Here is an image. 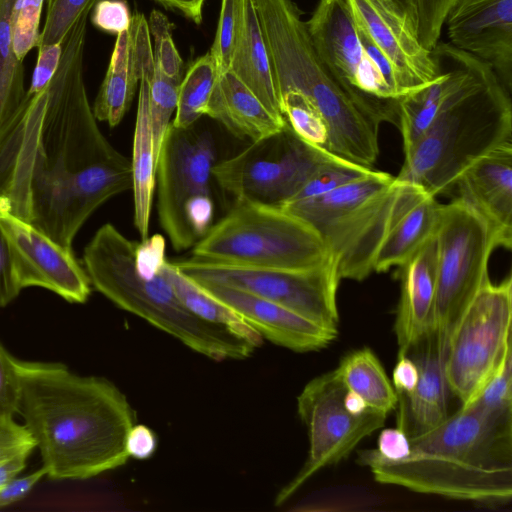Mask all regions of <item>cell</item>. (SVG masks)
I'll use <instances>...</instances> for the list:
<instances>
[{
	"label": "cell",
	"instance_id": "6da1fadb",
	"mask_svg": "<svg viewBox=\"0 0 512 512\" xmlns=\"http://www.w3.org/2000/svg\"><path fill=\"white\" fill-rule=\"evenodd\" d=\"M95 3L63 38L32 174L30 224L67 249L96 209L133 186L131 160L101 132L85 87L87 21Z\"/></svg>",
	"mask_w": 512,
	"mask_h": 512
},
{
	"label": "cell",
	"instance_id": "7a4b0ae2",
	"mask_svg": "<svg viewBox=\"0 0 512 512\" xmlns=\"http://www.w3.org/2000/svg\"><path fill=\"white\" fill-rule=\"evenodd\" d=\"M17 413L39 449L46 475L85 480L123 466L136 414L126 396L100 376L61 363L15 359Z\"/></svg>",
	"mask_w": 512,
	"mask_h": 512
},
{
	"label": "cell",
	"instance_id": "3957f363",
	"mask_svg": "<svg viewBox=\"0 0 512 512\" xmlns=\"http://www.w3.org/2000/svg\"><path fill=\"white\" fill-rule=\"evenodd\" d=\"M410 445L409 454L396 462L373 449L359 451L358 462L381 484L486 505L511 501V423L461 406L436 427L410 437Z\"/></svg>",
	"mask_w": 512,
	"mask_h": 512
},
{
	"label": "cell",
	"instance_id": "277c9868",
	"mask_svg": "<svg viewBox=\"0 0 512 512\" xmlns=\"http://www.w3.org/2000/svg\"><path fill=\"white\" fill-rule=\"evenodd\" d=\"M165 241L153 235L130 240L113 224L102 225L83 253L91 285L119 308L212 360H243L254 347L229 330L192 313L163 272Z\"/></svg>",
	"mask_w": 512,
	"mask_h": 512
},
{
	"label": "cell",
	"instance_id": "5b68a950",
	"mask_svg": "<svg viewBox=\"0 0 512 512\" xmlns=\"http://www.w3.org/2000/svg\"><path fill=\"white\" fill-rule=\"evenodd\" d=\"M449 50L454 85L395 176L434 197L453 191L466 169L512 140L511 92L489 64L450 43Z\"/></svg>",
	"mask_w": 512,
	"mask_h": 512
},
{
	"label": "cell",
	"instance_id": "8992f818",
	"mask_svg": "<svg viewBox=\"0 0 512 512\" xmlns=\"http://www.w3.org/2000/svg\"><path fill=\"white\" fill-rule=\"evenodd\" d=\"M266 44L279 96L295 91L306 97L328 125L332 155L372 168L379 155L380 124H397V102H373L341 85L320 60L301 19L277 24Z\"/></svg>",
	"mask_w": 512,
	"mask_h": 512
},
{
	"label": "cell",
	"instance_id": "52a82bcc",
	"mask_svg": "<svg viewBox=\"0 0 512 512\" xmlns=\"http://www.w3.org/2000/svg\"><path fill=\"white\" fill-rule=\"evenodd\" d=\"M192 257L232 265L306 270L329 260L320 235L277 206L235 200L195 244Z\"/></svg>",
	"mask_w": 512,
	"mask_h": 512
},
{
	"label": "cell",
	"instance_id": "ba28073f",
	"mask_svg": "<svg viewBox=\"0 0 512 512\" xmlns=\"http://www.w3.org/2000/svg\"><path fill=\"white\" fill-rule=\"evenodd\" d=\"M215 163L209 132L169 125L157 156L155 192L159 222L177 251L194 246L211 227Z\"/></svg>",
	"mask_w": 512,
	"mask_h": 512
},
{
	"label": "cell",
	"instance_id": "9c48e42d",
	"mask_svg": "<svg viewBox=\"0 0 512 512\" xmlns=\"http://www.w3.org/2000/svg\"><path fill=\"white\" fill-rule=\"evenodd\" d=\"M512 278H488L463 310L445 348V374L454 397L468 403L512 345Z\"/></svg>",
	"mask_w": 512,
	"mask_h": 512
},
{
	"label": "cell",
	"instance_id": "30bf717a",
	"mask_svg": "<svg viewBox=\"0 0 512 512\" xmlns=\"http://www.w3.org/2000/svg\"><path fill=\"white\" fill-rule=\"evenodd\" d=\"M435 241V331L446 348L463 310L489 278V259L498 246L486 221L459 198L442 204Z\"/></svg>",
	"mask_w": 512,
	"mask_h": 512
},
{
	"label": "cell",
	"instance_id": "8fae6325",
	"mask_svg": "<svg viewBox=\"0 0 512 512\" xmlns=\"http://www.w3.org/2000/svg\"><path fill=\"white\" fill-rule=\"evenodd\" d=\"M334 157L302 140L286 123L279 133L216 162L212 174L235 200L281 207Z\"/></svg>",
	"mask_w": 512,
	"mask_h": 512
},
{
	"label": "cell",
	"instance_id": "7c38bea8",
	"mask_svg": "<svg viewBox=\"0 0 512 512\" xmlns=\"http://www.w3.org/2000/svg\"><path fill=\"white\" fill-rule=\"evenodd\" d=\"M178 269L197 283L235 288L283 305L313 321L337 328L340 278L332 261L306 270L241 266L188 258Z\"/></svg>",
	"mask_w": 512,
	"mask_h": 512
},
{
	"label": "cell",
	"instance_id": "4fadbf2b",
	"mask_svg": "<svg viewBox=\"0 0 512 512\" xmlns=\"http://www.w3.org/2000/svg\"><path fill=\"white\" fill-rule=\"evenodd\" d=\"M346 388L334 369L311 379L297 397V412L307 430L309 449L298 473L277 493L275 505L288 501L321 469L342 461L384 426L387 415L370 410L353 415L344 406Z\"/></svg>",
	"mask_w": 512,
	"mask_h": 512
},
{
	"label": "cell",
	"instance_id": "5bb4252c",
	"mask_svg": "<svg viewBox=\"0 0 512 512\" xmlns=\"http://www.w3.org/2000/svg\"><path fill=\"white\" fill-rule=\"evenodd\" d=\"M427 194L417 185L394 178L373 200L325 230L320 236L342 279L361 281L397 220Z\"/></svg>",
	"mask_w": 512,
	"mask_h": 512
},
{
	"label": "cell",
	"instance_id": "9a60e30c",
	"mask_svg": "<svg viewBox=\"0 0 512 512\" xmlns=\"http://www.w3.org/2000/svg\"><path fill=\"white\" fill-rule=\"evenodd\" d=\"M305 22L320 60L341 85L373 102L397 101L381 68L365 50L345 0H319Z\"/></svg>",
	"mask_w": 512,
	"mask_h": 512
},
{
	"label": "cell",
	"instance_id": "2e32d148",
	"mask_svg": "<svg viewBox=\"0 0 512 512\" xmlns=\"http://www.w3.org/2000/svg\"><path fill=\"white\" fill-rule=\"evenodd\" d=\"M0 229L11 254L16 281L21 289H48L70 303H85L91 293L86 271L67 249L32 224L0 210Z\"/></svg>",
	"mask_w": 512,
	"mask_h": 512
},
{
	"label": "cell",
	"instance_id": "e0dca14e",
	"mask_svg": "<svg viewBox=\"0 0 512 512\" xmlns=\"http://www.w3.org/2000/svg\"><path fill=\"white\" fill-rule=\"evenodd\" d=\"M47 95L48 87L40 92L26 90L18 109L0 126V210L28 223L32 216L33 167Z\"/></svg>",
	"mask_w": 512,
	"mask_h": 512
},
{
	"label": "cell",
	"instance_id": "ac0fdd59",
	"mask_svg": "<svg viewBox=\"0 0 512 512\" xmlns=\"http://www.w3.org/2000/svg\"><path fill=\"white\" fill-rule=\"evenodd\" d=\"M356 24L389 59L414 92L431 82L440 69L419 41L408 15L394 0H345Z\"/></svg>",
	"mask_w": 512,
	"mask_h": 512
},
{
	"label": "cell",
	"instance_id": "d6986e66",
	"mask_svg": "<svg viewBox=\"0 0 512 512\" xmlns=\"http://www.w3.org/2000/svg\"><path fill=\"white\" fill-rule=\"evenodd\" d=\"M444 25L452 46L489 64L512 88V0H455Z\"/></svg>",
	"mask_w": 512,
	"mask_h": 512
},
{
	"label": "cell",
	"instance_id": "ffe728a7",
	"mask_svg": "<svg viewBox=\"0 0 512 512\" xmlns=\"http://www.w3.org/2000/svg\"><path fill=\"white\" fill-rule=\"evenodd\" d=\"M198 284L237 312L263 339L294 352L319 351L338 335L337 328L316 323L270 300L223 285Z\"/></svg>",
	"mask_w": 512,
	"mask_h": 512
},
{
	"label": "cell",
	"instance_id": "44dd1931",
	"mask_svg": "<svg viewBox=\"0 0 512 512\" xmlns=\"http://www.w3.org/2000/svg\"><path fill=\"white\" fill-rule=\"evenodd\" d=\"M454 190L460 200L490 227L497 246H512V141L478 159L458 178Z\"/></svg>",
	"mask_w": 512,
	"mask_h": 512
},
{
	"label": "cell",
	"instance_id": "7402d4cb",
	"mask_svg": "<svg viewBox=\"0 0 512 512\" xmlns=\"http://www.w3.org/2000/svg\"><path fill=\"white\" fill-rule=\"evenodd\" d=\"M405 354L415 361L419 376L412 392L398 396L397 426L413 437L436 427L449 416L453 394L445 374V345L436 331L415 343Z\"/></svg>",
	"mask_w": 512,
	"mask_h": 512
},
{
	"label": "cell",
	"instance_id": "603a6c76",
	"mask_svg": "<svg viewBox=\"0 0 512 512\" xmlns=\"http://www.w3.org/2000/svg\"><path fill=\"white\" fill-rule=\"evenodd\" d=\"M401 282L394 333L398 354L435 331L436 241L435 235L398 267Z\"/></svg>",
	"mask_w": 512,
	"mask_h": 512
},
{
	"label": "cell",
	"instance_id": "cb8c5ba5",
	"mask_svg": "<svg viewBox=\"0 0 512 512\" xmlns=\"http://www.w3.org/2000/svg\"><path fill=\"white\" fill-rule=\"evenodd\" d=\"M205 115L251 143L279 133L286 124L284 118L271 113L230 70L216 78Z\"/></svg>",
	"mask_w": 512,
	"mask_h": 512
},
{
	"label": "cell",
	"instance_id": "d4e9b609",
	"mask_svg": "<svg viewBox=\"0 0 512 512\" xmlns=\"http://www.w3.org/2000/svg\"><path fill=\"white\" fill-rule=\"evenodd\" d=\"M229 70L271 113L284 118L273 66L253 0H242L240 31Z\"/></svg>",
	"mask_w": 512,
	"mask_h": 512
},
{
	"label": "cell",
	"instance_id": "484cf974",
	"mask_svg": "<svg viewBox=\"0 0 512 512\" xmlns=\"http://www.w3.org/2000/svg\"><path fill=\"white\" fill-rule=\"evenodd\" d=\"M394 178L395 176L388 173L372 169L365 176L325 194L293 199L281 208L305 221L321 235L345 216L381 194L392 184Z\"/></svg>",
	"mask_w": 512,
	"mask_h": 512
},
{
	"label": "cell",
	"instance_id": "4316f807",
	"mask_svg": "<svg viewBox=\"0 0 512 512\" xmlns=\"http://www.w3.org/2000/svg\"><path fill=\"white\" fill-rule=\"evenodd\" d=\"M139 84L138 70L130 27L117 34L109 66L92 108L98 121L117 126L127 110Z\"/></svg>",
	"mask_w": 512,
	"mask_h": 512
},
{
	"label": "cell",
	"instance_id": "83f0119b",
	"mask_svg": "<svg viewBox=\"0 0 512 512\" xmlns=\"http://www.w3.org/2000/svg\"><path fill=\"white\" fill-rule=\"evenodd\" d=\"M442 204L426 195L393 225L375 257L374 272H386L405 263L437 230Z\"/></svg>",
	"mask_w": 512,
	"mask_h": 512
},
{
	"label": "cell",
	"instance_id": "f1b7e54d",
	"mask_svg": "<svg viewBox=\"0 0 512 512\" xmlns=\"http://www.w3.org/2000/svg\"><path fill=\"white\" fill-rule=\"evenodd\" d=\"M345 388L357 393L368 407L388 415L396 409L398 395L379 358L368 347L345 354L334 369Z\"/></svg>",
	"mask_w": 512,
	"mask_h": 512
},
{
	"label": "cell",
	"instance_id": "f546056e",
	"mask_svg": "<svg viewBox=\"0 0 512 512\" xmlns=\"http://www.w3.org/2000/svg\"><path fill=\"white\" fill-rule=\"evenodd\" d=\"M163 272L179 300L199 318L221 326L245 340L255 349L263 343L262 336L232 308L206 292L198 283L183 274L174 262L165 261Z\"/></svg>",
	"mask_w": 512,
	"mask_h": 512
},
{
	"label": "cell",
	"instance_id": "4dcf8cb0",
	"mask_svg": "<svg viewBox=\"0 0 512 512\" xmlns=\"http://www.w3.org/2000/svg\"><path fill=\"white\" fill-rule=\"evenodd\" d=\"M18 0H0V126L20 106L26 90L24 65L12 46V21Z\"/></svg>",
	"mask_w": 512,
	"mask_h": 512
},
{
	"label": "cell",
	"instance_id": "1f68e13d",
	"mask_svg": "<svg viewBox=\"0 0 512 512\" xmlns=\"http://www.w3.org/2000/svg\"><path fill=\"white\" fill-rule=\"evenodd\" d=\"M217 71L210 52L196 59L185 72L178 89L175 116L171 124L186 129L206 113Z\"/></svg>",
	"mask_w": 512,
	"mask_h": 512
},
{
	"label": "cell",
	"instance_id": "d6a6232c",
	"mask_svg": "<svg viewBox=\"0 0 512 512\" xmlns=\"http://www.w3.org/2000/svg\"><path fill=\"white\" fill-rule=\"evenodd\" d=\"M461 406H468L492 421L512 424V345L476 395Z\"/></svg>",
	"mask_w": 512,
	"mask_h": 512
},
{
	"label": "cell",
	"instance_id": "836d02e7",
	"mask_svg": "<svg viewBox=\"0 0 512 512\" xmlns=\"http://www.w3.org/2000/svg\"><path fill=\"white\" fill-rule=\"evenodd\" d=\"M280 106L286 123L298 137L332 155L328 125L306 97L295 91L285 92L280 96Z\"/></svg>",
	"mask_w": 512,
	"mask_h": 512
},
{
	"label": "cell",
	"instance_id": "e575fe53",
	"mask_svg": "<svg viewBox=\"0 0 512 512\" xmlns=\"http://www.w3.org/2000/svg\"><path fill=\"white\" fill-rule=\"evenodd\" d=\"M147 78L149 84V112L158 156L163 136L171 124L172 115L176 110L180 83L165 76L155 65L154 57L148 63Z\"/></svg>",
	"mask_w": 512,
	"mask_h": 512
},
{
	"label": "cell",
	"instance_id": "d590c367",
	"mask_svg": "<svg viewBox=\"0 0 512 512\" xmlns=\"http://www.w3.org/2000/svg\"><path fill=\"white\" fill-rule=\"evenodd\" d=\"M147 21L154 41L155 65L165 76L180 83L184 76L183 61L173 41L171 22L158 10H152Z\"/></svg>",
	"mask_w": 512,
	"mask_h": 512
},
{
	"label": "cell",
	"instance_id": "8d00e7d4",
	"mask_svg": "<svg viewBox=\"0 0 512 512\" xmlns=\"http://www.w3.org/2000/svg\"><path fill=\"white\" fill-rule=\"evenodd\" d=\"M241 15L242 0H222L216 35L210 50L217 77L230 68L239 36Z\"/></svg>",
	"mask_w": 512,
	"mask_h": 512
},
{
	"label": "cell",
	"instance_id": "74e56055",
	"mask_svg": "<svg viewBox=\"0 0 512 512\" xmlns=\"http://www.w3.org/2000/svg\"><path fill=\"white\" fill-rule=\"evenodd\" d=\"M371 170L372 168H366L334 157L325 162L290 200L325 194L339 186L365 176Z\"/></svg>",
	"mask_w": 512,
	"mask_h": 512
},
{
	"label": "cell",
	"instance_id": "f35d334b",
	"mask_svg": "<svg viewBox=\"0 0 512 512\" xmlns=\"http://www.w3.org/2000/svg\"><path fill=\"white\" fill-rule=\"evenodd\" d=\"M44 0H18L12 21V46L16 58L23 62L31 49L37 48Z\"/></svg>",
	"mask_w": 512,
	"mask_h": 512
},
{
	"label": "cell",
	"instance_id": "ab89813d",
	"mask_svg": "<svg viewBox=\"0 0 512 512\" xmlns=\"http://www.w3.org/2000/svg\"><path fill=\"white\" fill-rule=\"evenodd\" d=\"M455 0H413V27L429 51L440 41L446 15Z\"/></svg>",
	"mask_w": 512,
	"mask_h": 512
},
{
	"label": "cell",
	"instance_id": "60d3db41",
	"mask_svg": "<svg viewBox=\"0 0 512 512\" xmlns=\"http://www.w3.org/2000/svg\"><path fill=\"white\" fill-rule=\"evenodd\" d=\"M95 0H47L46 17L37 47L60 42L84 8Z\"/></svg>",
	"mask_w": 512,
	"mask_h": 512
},
{
	"label": "cell",
	"instance_id": "b9f144b4",
	"mask_svg": "<svg viewBox=\"0 0 512 512\" xmlns=\"http://www.w3.org/2000/svg\"><path fill=\"white\" fill-rule=\"evenodd\" d=\"M36 443L25 427L13 417H0V461L19 454H31Z\"/></svg>",
	"mask_w": 512,
	"mask_h": 512
},
{
	"label": "cell",
	"instance_id": "7bdbcfd3",
	"mask_svg": "<svg viewBox=\"0 0 512 512\" xmlns=\"http://www.w3.org/2000/svg\"><path fill=\"white\" fill-rule=\"evenodd\" d=\"M92 10L91 21L99 29L119 34L130 27L132 16L123 0H97Z\"/></svg>",
	"mask_w": 512,
	"mask_h": 512
},
{
	"label": "cell",
	"instance_id": "ee69618b",
	"mask_svg": "<svg viewBox=\"0 0 512 512\" xmlns=\"http://www.w3.org/2000/svg\"><path fill=\"white\" fill-rule=\"evenodd\" d=\"M19 383L13 358L0 344V417L17 413Z\"/></svg>",
	"mask_w": 512,
	"mask_h": 512
},
{
	"label": "cell",
	"instance_id": "f6af8a7d",
	"mask_svg": "<svg viewBox=\"0 0 512 512\" xmlns=\"http://www.w3.org/2000/svg\"><path fill=\"white\" fill-rule=\"evenodd\" d=\"M62 42L63 40L54 44L37 47L36 65L27 91L40 92L48 87L60 61Z\"/></svg>",
	"mask_w": 512,
	"mask_h": 512
},
{
	"label": "cell",
	"instance_id": "bcb514c9",
	"mask_svg": "<svg viewBox=\"0 0 512 512\" xmlns=\"http://www.w3.org/2000/svg\"><path fill=\"white\" fill-rule=\"evenodd\" d=\"M410 437L399 426L383 429L377 440L374 452L385 461L396 462L405 458L410 452Z\"/></svg>",
	"mask_w": 512,
	"mask_h": 512
},
{
	"label": "cell",
	"instance_id": "7dc6e473",
	"mask_svg": "<svg viewBox=\"0 0 512 512\" xmlns=\"http://www.w3.org/2000/svg\"><path fill=\"white\" fill-rule=\"evenodd\" d=\"M20 291L21 288L14 274L10 249L0 229V307L9 304L18 296Z\"/></svg>",
	"mask_w": 512,
	"mask_h": 512
},
{
	"label": "cell",
	"instance_id": "c3c4849f",
	"mask_svg": "<svg viewBox=\"0 0 512 512\" xmlns=\"http://www.w3.org/2000/svg\"><path fill=\"white\" fill-rule=\"evenodd\" d=\"M158 440L156 433L144 424H134L126 439V450L129 457L145 460L154 455Z\"/></svg>",
	"mask_w": 512,
	"mask_h": 512
},
{
	"label": "cell",
	"instance_id": "681fc988",
	"mask_svg": "<svg viewBox=\"0 0 512 512\" xmlns=\"http://www.w3.org/2000/svg\"><path fill=\"white\" fill-rule=\"evenodd\" d=\"M419 371L415 361L407 354L397 355L392 373V385L398 396L413 391L418 381Z\"/></svg>",
	"mask_w": 512,
	"mask_h": 512
},
{
	"label": "cell",
	"instance_id": "f907efd6",
	"mask_svg": "<svg viewBox=\"0 0 512 512\" xmlns=\"http://www.w3.org/2000/svg\"><path fill=\"white\" fill-rule=\"evenodd\" d=\"M46 475L42 467L21 478H14L0 489V508L8 506L27 495L29 491Z\"/></svg>",
	"mask_w": 512,
	"mask_h": 512
},
{
	"label": "cell",
	"instance_id": "816d5d0a",
	"mask_svg": "<svg viewBox=\"0 0 512 512\" xmlns=\"http://www.w3.org/2000/svg\"><path fill=\"white\" fill-rule=\"evenodd\" d=\"M162 5L181 12L196 24L202 21V10L206 0H156Z\"/></svg>",
	"mask_w": 512,
	"mask_h": 512
},
{
	"label": "cell",
	"instance_id": "f5cc1de1",
	"mask_svg": "<svg viewBox=\"0 0 512 512\" xmlns=\"http://www.w3.org/2000/svg\"><path fill=\"white\" fill-rule=\"evenodd\" d=\"M28 456L29 454H19L0 461V489L26 467Z\"/></svg>",
	"mask_w": 512,
	"mask_h": 512
},
{
	"label": "cell",
	"instance_id": "db71d44e",
	"mask_svg": "<svg viewBox=\"0 0 512 512\" xmlns=\"http://www.w3.org/2000/svg\"><path fill=\"white\" fill-rule=\"evenodd\" d=\"M343 403L345 408L353 415H362L371 410L361 396L347 389L344 394Z\"/></svg>",
	"mask_w": 512,
	"mask_h": 512
},
{
	"label": "cell",
	"instance_id": "11a10c76",
	"mask_svg": "<svg viewBox=\"0 0 512 512\" xmlns=\"http://www.w3.org/2000/svg\"><path fill=\"white\" fill-rule=\"evenodd\" d=\"M396 4L413 20V0H394ZM413 25V23H412Z\"/></svg>",
	"mask_w": 512,
	"mask_h": 512
}]
</instances>
